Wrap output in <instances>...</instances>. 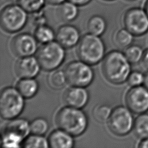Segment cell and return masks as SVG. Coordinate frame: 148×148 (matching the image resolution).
<instances>
[{"instance_id":"obj_2","label":"cell","mask_w":148,"mask_h":148,"mask_svg":"<svg viewBox=\"0 0 148 148\" xmlns=\"http://www.w3.org/2000/svg\"><path fill=\"white\" fill-rule=\"evenodd\" d=\"M56 123L59 128L74 136L82 135L88 125L85 113L79 108L69 106L58 111L56 116Z\"/></svg>"},{"instance_id":"obj_6","label":"cell","mask_w":148,"mask_h":148,"mask_svg":"<svg viewBox=\"0 0 148 148\" xmlns=\"http://www.w3.org/2000/svg\"><path fill=\"white\" fill-rule=\"evenodd\" d=\"M27 13L19 4H10L5 6L0 16L2 28L10 33L19 31L27 22Z\"/></svg>"},{"instance_id":"obj_29","label":"cell","mask_w":148,"mask_h":148,"mask_svg":"<svg viewBox=\"0 0 148 148\" xmlns=\"http://www.w3.org/2000/svg\"><path fill=\"white\" fill-rule=\"evenodd\" d=\"M21 137L9 132H3L2 146L3 147H19L23 141Z\"/></svg>"},{"instance_id":"obj_36","label":"cell","mask_w":148,"mask_h":148,"mask_svg":"<svg viewBox=\"0 0 148 148\" xmlns=\"http://www.w3.org/2000/svg\"><path fill=\"white\" fill-rule=\"evenodd\" d=\"M143 86L148 89V70L145 74V80L143 83Z\"/></svg>"},{"instance_id":"obj_16","label":"cell","mask_w":148,"mask_h":148,"mask_svg":"<svg viewBox=\"0 0 148 148\" xmlns=\"http://www.w3.org/2000/svg\"><path fill=\"white\" fill-rule=\"evenodd\" d=\"M30 123L24 119L14 118L6 124L3 132H9L16 135L23 139H25L30 132Z\"/></svg>"},{"instance_id":"obj_25","label":"cell","mask_w":148,"mask_h":148,"mask_svg":"<svg viewBox=\"0 0 148 148\" xmlns=\"http://www.w3.org/2000/svg\"><path fill=\"white\" fill-rule=\"evenodd\" d=\"M18 4L28 13H34L43 9L45 0H18Z\"/></svg>"},{"instance_id":"obj_38","label":"cell","mask_w":148,"mask_h":148,"mask_svg":"<svg viewBox=\"0 0 148 148\" xmlns=\"http://www.w3.org/2000/svg\"><path fill=\"white\" fill-rule=\"evenodd\" d=\"M9 2H16V1H18V0H7Z\"/></svg>"},{"instance_id":"obj_15","label":"cell","mask_w":148,"mask_h":148,"mask_svg":"<svg viewBox=\"0 0 148 148\" xmlns=\"http://www.w3.org/2000/svg\"><path fill=\"white\" fill-rule=\"evenodd\" d=\"M48 141L49 146L52 148H71L74 146L72 135L60 128L50 134Z\"/></svg>"},{"instance_id":"obj_23","label":"cell","mask_w":148,"mask_h":148,"mask_svg":"<svg viewBox=\"0 0 148 148\" xmlns=\"http://www.w3.org/2000/svg\"><path fill=\"white\" fill-rule=\"evenodd\" d=\"M22 146L25 148H47L50 147L48 139L42 135L33 134L24 140Z\"/></svg>"},{"instance_id":"obj_40","label":"cell","mask_w":148,"mask_h":148,"mask_svg":"<svg viewBox=\"0 0 148 148\" xmlns=\"http://www.w3.org/2000/svg\"><path fill=\"white\" fill-rule=\"evenodd\" d=\"M130 1H134V0H130Z\"/></svg>"},{"instance_id":"obj_14","label":"cell","mask_w":148,"mask_h":148,"mask_svg":"<svg viewBox=\"0 0 148 148\" xmlns=\"http://www.w3.org/2000/svg\"><path fill=\"white\" fill-rule=\"evenodd\" d=\"M57 41L65 48H70L75 46L80 40V32L78 29L69 24L60 27L56 34Z\"/></svg>"},{"instance_id":"obj_5","label":"cell","mask_w":148,"mask_h":148,"mask_svg":"<svg viewBox=\"0 0 148 148\" xmlns=\"http://www.w3.org/2000/svg\"><path fill=\"white\" fill-rule=\"evenodd\" d=\"M64 48L57 41H51L41 46L36 53V58L40 67L50 71L60 66L65 57Z\"/></svg>"},{"instance_id":"obj_17","label":"cell","mask_w":148,"mask_h":148,"mask_svg":"<svg viewBox=\"0 0 148 148\" xmlns=\"http://www.w3.org/2000/svg\"><path fill=\"white\" fill-rule=\"evenodd\" d=\"M76 5L68 1L58 5L57 14L59 18L65 22L74 20L79 14V10Z\"/></svg>"},{"instance_id":"obj_7","label":"cell","mask_w":148,"mask_h":148,"mask_svg":"<svg viewBox=\"0 0 148 148\" xmlns=\"http://www.w3.org/2000/svg\"><path fill=\"white\" fill-rule=\"evenodd\" d=\"M128 107L119 106L112 110L108 120L110 131L116 135L124 136L134 128L135 120Z\"/></svg>"},{"instance_id":"obj_27","label":"cell","mask_w":148,"mask_h":148,"mask_svg":"<svg viewBox=\"0 0 148 148\" xmlns=\"http://www.w3.org/2000/svg\"><path fill=\"white\" fill-rule=\"evenodd\" d=\"M112 110L107 105H99L95 106L92 111L94 118L99 123L108 121L111 114Z\"/></svg>"},{"instance_id":"obj_33","label":"cell","mask_w":148,"mask_h":148,"mask_svg":"<svg viewBox=\"0 0 148 148\" xmlns=\"http://www.w3.org/2000/svg\"><path fill=\"white\" fill-rule=\"evenodd\" d=\"M69 1L74 4L78 6H82L87 5L92 0H67Z\"/></svg>"},{"instance_id":"obj_31","label":"cell","mask_w":148,"mask_h":148,"mask_svg":"<svg viewBox=\"0 0 148 148\" xmlns=\"http://www.w3.org/2000/svg\"><path fill=\"white\" fill-rule=\"evenodd\" d=\"M34 23L35 24L37 27L42 25L45 24V23L46 22V18L45 16L44 13L42 12V10L34 13Z\"/></svg>"},{"instance_id":"obj_22","label":"cell","mask_w":148,"mask_h":148,"mask_svg":"<svg viewBox=\"0 0 148 148\" xmlns=\"http://www.w3.org/2000/svg\"><path fill=\"white\" fill-rule=\"evenodd\" d=\"M134 35L127 29H121L115 34L114 42L120 49H125L130 46L133 41Z\"/></svg>"},{"instance_id":"obj_8","label":"cell","mask_w":148,"mask_h":148,"mask_svg":"<svg viewBox=\"0 0 148 148\" xmlns=\"http://www.w3.org/2000/svg\"><path fill=\"white\" fill-rule=\"evenodd\" d=\"M64 72L67 82L72 86L86 87L90 85L94 79V72L89 64L76 61L69 63Z\"/></svg>"},{"instance_id":"obj_9","label":"cell","mask_w":148,"mask_h":148,"mask_svg":"<svg viewBox=\"0 0 148 148\" xmlns=\"http://www.w3.org/2000/svg\"><path fill=\"white\" fill-rule=\"evenodd\" d=\"M125 29L134 36H142L148 32V15L145 9L132 8L128 9L123 17Z\"/></svg>"},{"instance_id":"obj_32","label":"cell","mask_w":148,"mask_h":148,"mask_svg":"<svg viewBox=\"0 0 148 148\" xmlns=\"http://www.w3.org/2000/svg\"><path fill=\"white\" fill-rule=\"evenodd\" d=\"M140 63L145 69L148 70V49L144 50Z\"/></svg>"},{"instance_id":"obj_3","label":"cell","mask_w":148,"mask_h":148,"mask_svg":"<svg viewBox=\"0 0 148 148\" xmlns=\"http://www.w3.org/2000/svg\"><path fill=\"white\" fill-rule=\"evenodd\" d=\"M105 51L102 40L99 36L90 33L80 39L76 50L80 60L89 65H95L101 61L104 57Z\"/></svg>"},{"instance_id":"obj_20","label":"cell","mask_w":148,"mask_h":148,"mask_svg":"<svg viewBox=\"0 0 148 148\" xmlns=\"http://www.w3.org/2000/svg\"><path fill=\"white\" fill-rule=\"evenodd\" d=\"M87 28L90 34L99 36L106 28V22L105 18L99 15H94L88 21Z\"/></svg>"},{"instance_id":"obj_26","label":"cell","mask_w":148,"mask_h":148,"mask_svg":"<svg viewBox=\"0 0 148 148\" xmlns=\"http://www.w3.org/2000/svg\"><path fill=\"white\" fill-rule=\"evenodd\" d=\"M67 82L64 71L57 70L52 73L49 78L50 86L55 89L61 88Z\"/></svg>"},{"instance_id":"obj_24","label":"cell","mask_w":148,"mask_h":148,"mask_svg":"<svg viewBox=\"0 0 148 148\" xmlns=\"http://www.w3.org/2000/svg\"><path fill=\"white\" fill-rule=\"evenodd\" d=\"M143 51L140 46L132 45L125 48L124 54L131 64H136L140 62Z\"/></svg>"},{"instance_id":"obj_19","label":"cell","mask_w":148,"mask_h":148,"mask_svg":"<svg viewBox=\"0 0 148 148\" xmlns=\"http://www.w3.org/2000/svg\"><path fill=\"white\" fill-rule=\"evenodd\" d=\"M133 130L135 135L141 140L148 138V113L140 114L135 119Z\"/></svg>"},{"instance_id":"obj_21","label":"cell","mask_w":148,"mask_h":148,"mask_svg":"<svg viewBox=\"0 0 148 148\" xmlns=\"http://www.w3.org/2000/svg\"><path fill=\"white\" fill-rule=\"evenodd\" d=\"M34 36L38 42L44 44L53 41L56 34L51 27L44 24L37 27Z\"/></svg>"},{"instance_id":"obj_37","label":"cell","mask_w":148,"mask_h":148,"mask_svg":"<svg viewBox=\"0 0 148 148\" xmlns=\"http://www.w3.org/2000/svg\"><path fill=\"white\" fill-rule=\"evenodd\" d=\"M144 9H145V10H146V13H147V15H148V0H147L146 3H145V8H144Z\"/></svg>"},{"instance_id":"obj_39","label":"cell","mask_w":148,"mask_h":148,"mask_svg":"<svg viewBox=\"0 0 148 148\" xmlns=\"http://www.w3.org/2000/svg\"><path fill=\"white\" fill-rule=\"evenodd\" d=\"M103 1H114V0H103Z\"/></svg>"},{"instance_id":"obj_34","label":"cell","mask_w":148,"mask_h":148,"mask_svg":"<svg viewBox=\"0 0 148 148\" xmlns=\"http://www.w3.org/2000/svg\"><path fill=\"white\" fill-rule=\"evenodd\" d=\"M46 2L48 4L52 5H59L65 1V0H45Z\"/></svg>"},{"instance_id":"obj_35","label":"cell","mask_w":148,"mask_h":148,"mask_svg":"<svg viewBox=\"0 0 148 148\" xmlns=\"http://www.w3.org/2000/svg\"><path fill=\"white\" fill-rule=\"evenodd\" d=\"M138 147L139 148H148V138L142 139L138 143Z\"/></svg>"},{"instance_id":"obj_13","label":"cell","mask_w":148,"mask_h":148,"mask_svg":"<svg viewBox=\"0 0 148 148\" xmlns=\"http://www.w3.org/2000/svg\"><path fill=\"white\" fill-rule=\"evenodd\" d=\"M63 100L66 106L80 109L87 104L88 93L84 87L73 86L65 91Z\"/></svg>"},{"instance_id":"obj_30","label":"cell","mask_w":148,"mask_h":148,"mask_svg":"<svg viewBox=\"0 0 148 148\" xmlns=\"http://www.w3.org/2000/svg\"><path fill=\"white\" fill-rule=\"evenodd\" d=\"M145 74L139 71L131 72L127 79L128 84L131 87H136L142 86L144 83Z\"/></svg>"},{"instance_id":"obj_12","label":"cell","mask_w":148,"mask_h":148,"mask_svg":"<svg viewBox=\"0 0 148 148\" xmlns=\"http://www.w3.org/2000/svg\"><path fill=\"white\" fill-rule=\"evenodd\" d=\"M40 65L37 58L32 57H21L15 65L17 75L23 78H34L39 72Z\"/></svg>"},{"instance_id":"obj_18","label":"cell","mask_w":148,"mask_h":148,"mask_svg":"<svg viewBox=\"0 0 148 148\" xmlns=\"http://www.w3.org/2000/svg\"><path fill=\"white\" fill-rule=\"evenodd\" d=\"M38 83L34 78H23L17 83L16 88L26 98L34 97L38 92Z\"/></svg>"},{"instance_id":"obj_11","label":"cell","mask_w":148,"mask_h":148,"mask_svg":"<svg viewBox=\"0 0 148 148\" xmlns=\"http://www.w3.org/2000/svg\"><path fill=\"white\" fill-rule=\"evenodd\" d=\"M37 40L35 36L27 33L16 35L12 40L11 49L20 57L32 56L37 51Z\"/></svg>"},{"instance_id":"obj_1","label":"cell","mask_w":148,"mask_h":148,"mask_svg":"<svg viewBox=\"0 0 148 148\" xmlns=\"http://www.w3.org/2000/svg\"><path fill=\"white\" fill-rule=\"evenodd\" d=\"M102 72L105 78L113 84H121L127 80L131 72V63L124 53L113 50L103 58Z\"/></svg>"},{"instance_id":"obj_10","label":"cell","mask_w":148,"mask_h":148,"mask_svg":"<svg viewBox=\"0 0 148 148\" xmlns=\"http://www.w3.org/2000/svg\"><path fill=\"white\" fill-rule=\"evenodd\" d=\"M125 101L128 109L135 114L148 111V89L144 86L131 87L127 91Z\"/></svg>"},{"instance_id":"obj_4","label":"cell","mask_w":148,"mask_h":148,"mask_svg":"<svg viewBox=\"0 0 148 148\" xmlns=\"http://www.w3.org/2000/svg\"><path fill=\"white\" fill-rule=\"evenodd\" d=\"M24 97L17 88L9 87L2 90L0 97V113L5 119L16 118L24 107Z\"/></svg>"},{"instance_id":"obj_28","label":"cell","mask_w":148,"mask_h":148,"mask_svg":"<svg viewBox=\"0 0 148 148\" xmlns=\"http://www.w3.org/2000/svg\"><path fill=\"white\" fill-rule=\"evenodd\" d=\"M48 128V122L43 118H36L30 123V131L33 134L43 135L47 131Z\"/></svg>"}]
</instances>
